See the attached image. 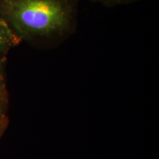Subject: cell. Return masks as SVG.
<instances>
[{"mask_svg":"<svg viewBox=\"0 0 159 159\" xmlns=\"http://www.w3.org/2000/svg\"><path fill=\"white\" fill-rule=\"evenodd\" d=\"M80 0H0V16L21 42L55 47L74 33Z\"/></svg>","mask_w":159,"mask_h":159,"instance_id":"1","label":"cell"},{"mask_svg":"<svg viewBox=\"0 0 159 159\" xmlns=\"http://www.w3.org/2000/svg\"><path fill=\"white\" fill-rule=\"evenodd\" d=\"M21 43L19 38L0 16V57H7L9 52Z\"/></svg>","mask_w":159,"mask_h":159,"instance_id":"2","label":"cell"},{"mask_svg":"<svg viewBox=\"0 0 159 159\" xmlns=\"http://www.w3.org/2000/svg\"><path fill=\"white\" fill-rule=\"evenodd\" d=\"M6 58L7 57H0V99L7 100V91L5 75Z\"/></svg>","mask_w":159,"mask_h":159,"instance_id":"3","label":"cell"},{"mask_svg":"<svg viewBox=\"0 0 159 159\" xmlns=\"http://www.w3.org/2000/svg\"><path fill=\"white\" fill-rule=\"evenodd\" d=\"M7 100L0 99V137L7 125V116L6 114V106Z\"/></svg>","mask_w":159,"mask_h":159,"instance_id":"4","label":"cell"},{"mask_svg":"<svg viewBox=\"0 0 159 159\" xmlns=\"http://www.w3.org/2000/svg\"><path fill=\"white\" fill-rule=\"evenodd\" d=\"M91 1L99 2L108 7H114V6L128 5V4L138 2L139 0H91Z\"/></svg>","mask_w":159,"mask_h":159,"instance_id":"5","label":"cell"}]
</instances>
